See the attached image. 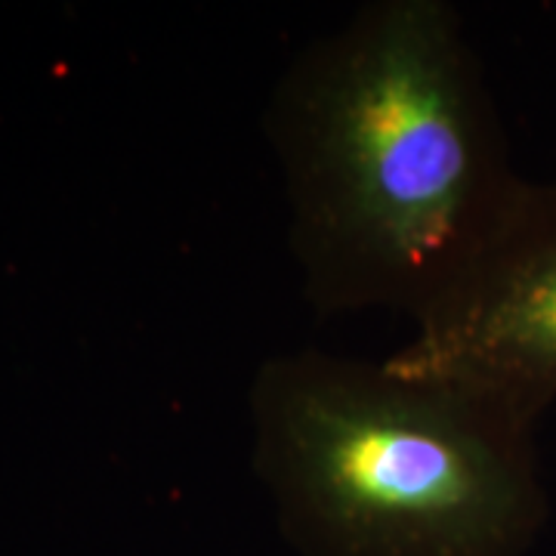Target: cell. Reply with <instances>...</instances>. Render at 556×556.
<instances>
[{
	"mask_svg": "<svg viewBox=\"0 0 556 556\" xmlns=\"http://www.w3.org/2000/svg\"><path fill=\"white\" fill-rule=\"evenodd\" d=\"M303 294L412 325L473 276L529 179L448 0H371L303 47L266 105Z\"/></svg>",
	"mask_w": 556,
	"mask_h": 556,
	"instance_id": "obj_1",
	"label": "cell"
},
{
	"mask_svg": "<svg viewBox=\"0 0 556 556\" xmlns=\"http://www.w3.org/2000/svg\"><path fill=\"white\" fill-rule=\"evenodd\" d=\"M251 464L303 556H526L551 517L535 408L387 358L276 353Z\"/></svg>",
	"mask_w": 556,
	"mask_h": 556,
	"instance_id": "obj_2",
	"label": "cell"
},
{
	"mask_svg": "<svg viewBox=\"0 0 556 556\" xmlns=\"http://www.w3.org/2000/svg\"><path fill=\"white\" fill-rule=\"evenodd\" d=\"M387 362L485 387L544 415L556 402V179H529L473 276Z\"/></svg>",
	"mask_w": 556,
	"mask_h": 556,
	"instance_id": "obj_3",
	"label": "cell"
}]
</instances>
